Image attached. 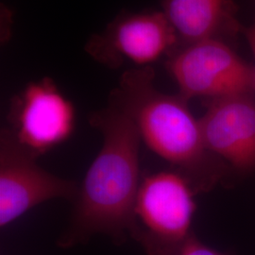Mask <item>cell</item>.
<instances>
[{"label":"cell","instance_id":"5b68a950","mask_svg":"<svg viewBox=\"0 0 255 255\" xmlns=\"http://www.w3.org/2000/svg\"><path fill=\"white\" fill-rule=\"evenodd\" d=\"M36 155L22 146L9 128L0 135V226L53 199L75 200L80 185L48 173Z\"/></svg>","mask_w":255,"mask_h":255},{"label":"cell","instance_id":"7a4b0ae2","mask_svg":"<svg viewBox=\"0 0 255 255\" xmlns=\"http://www.w3.org/2000/svg\"><path fill=\"white\" fill-rule=\"evenodd\" d=\"M154 77L151 66L128 69L109 103L133 121L146 146L177 166L195 191H208L222 177V164L205 146L200 120L192 115L188 101L180 94L159 91Z\"/></svg>","mask_w":255,"mask_h":255},{"label":"cell","instance_id":"9c48e42d","mask_svg":"<svg viewBox=\"0 0 255 255\" xmlns=\"http://www.w3.org/2000/svg\"><path fill=\"white\" fill-rule=\"evenodd\" d=\"M164 14L173 26L179 45L221 39L238 29L229 0H162Z\"/></svg>","mask_w":255,"mask_h":255},{"label":"cell","instance_id":"30bf717a","mask_svg":"<svg viewBox=\"0 0 255 255\" xmlns=\"http://www.w3.org/2000/svg\"><path fill=\"white\" fill-rule=\"evenodd\" d=\"M179 255H224L219 251L205 245L194 234L187 240Z\"/></svg>","mask_w":255,"mask_h":255},{"label":"cell","instance_id":"52a82bcc","mask_svg":"<svg viewBox=\"0 0 255 255\" xmlns=\"http://www.w3.org/2000/svg\"><path fill=\"white\" fill-rule=\"evenodd\" d=\"M9 128L22 146L37 157L71 135L75 109L50 78L28 83L13 98Z\"/></svg>","mask_w":255,"mask_h":255},{"label":"cell","instance_id":"3957f363","mask_svg":"<svg viewBox=\"0 0 255 255\" xmlns=\"http://www.w3.org/2000/svg\"><path fill=\"white\" fill-rule=\"evenodd\" d=\"M195 190L179 172L145 176L137 193L130 237L146 255H179L191 237Z\"/></svg>","mask_w":255,"mask_h":255},{"label":"cell","instance_id":"277c9868","mask_svg":"<svg viewBox=\"0 0 255 255\" xmlns=\"http://www.w3.org/2000/svg\"><path fill=\"white\" fill-rule=\"evenodd\" d=\"M166 67L179 86V94L187 101L255 93V66L221 39L180 46L168 56Z\"/></svg>","mask_w":255,"mask_h":255},{"label":"cell","instance_id":"6da1fadb","mask_svg":"<svg viewBox=\"0 0 255 255\" xmlns=\"http://www.w3.org/2000/svg\"><path fill=\"white\" fill-rule=\"evenodd\" d=\"M90 124L101 131L103 143L80 185L70 224L57 241L64 249L98 235L122 245L132 229L142 139L133 121L111 103L92 114Z\"/></svg>","mask_w":255,"mask_h":255},{"label":"cell","instance_id":"8fae6325","mask_svg":"<svg viewBox=\"0 0 255 255\" xmlns=\"http://www.w3.org/2000/svg\"><path fill=\"white\" fill-rule=\"evenodd\" d=\"M245 35H246L247 40H248L250 46H251V48L253 50V53H254L255 59V23L253 26H251V27H248V28L245 29Z\"/></svg>","mask_w":255,"mask_h":255},{"label":"cell","instance_id":"ba28073f","mask_svg":"<svg viewBox=\"0 0 255 255\" xmlns=\"http://www.w3.org/2000/svg\"><path fill=\"white\" fill-rule=\"evenodd\" d=\"M200 119L205 146L241 172L255 170V93L206 101Z\"/></svg>","mask_w":255,"mask_h":255},{"label":"cell","instance_id":"8992f818","mask_svg":"<svg viewBox=\"0 0 255 255\" xmlns=\"http://www.w3.org/2000/svg\"><path fill=\"white\" fill-rule=\"evenodd\" d=\"M179 38L164 11L126 12L112 21L86 44V52L110 68L124 63L151 66L164 55L172 54Z\"/></svg>","mask_w":255,"mask_h":255}]
</instances>
